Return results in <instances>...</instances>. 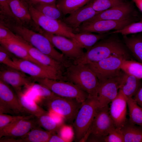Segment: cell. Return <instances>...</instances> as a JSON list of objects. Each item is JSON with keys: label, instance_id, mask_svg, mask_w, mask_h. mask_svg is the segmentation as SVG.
I'll return each mask as SVG.
<instances>
[{"label": "cell", "instance_id": "obj_1", "mask_svg": "<svg viewBox=\"0 0 142 142\" xmlns=\"http://www.w3.org/2000/svg\"><path fill=\"white\" fill-rule=\"evenodd\" d=\"M2 23L32 46L65 67L70 64V60L56 50L49 39L41 33L36 32L16 22L4 21Z\"/></svg>", "mask_w": 142, "mask_h": 142}, {"label": "cell", "instance_id": "obj_2", "mask_svg": "<svg viewBox=\"0 0 142 142\" xmlns=\"http://www.w3.org/2000/svg\"><path fill=\"white\" fill-rule=\"evenodd\" d=\"M128 50L125 44L118 38L113 36L106 37L98 42L81 57L73 60V63L87 64L115 55L123 56L130 59Z\"/></svg>", "mask_w": 142, "mask_h": 142}, {"label": "cell", "instance_id": "obj_3", "mask_svg": "<svg viewBox=\"0 0 142 142\" xmlns=\"http://www.w3.org/2000/svg\"><path fill=\"white\" fill-rule=\"evenodd\" d=\"M62 80L76 84L89 96H97L100 83L95 74L87 64L72 63L66 68L62 75Z\"/></svg>", "mask_w": 142, "mask_h": 142}, {"label": "cell", "instance_id": "obj_4", "mask_svg": "<svg viewBox=\"0 0 142 142\" xmlns=\"http://www.w3.org/2000/svg\"><path fill=\"white\" fill-rule=\"evenodd\" d=\"M99 108L97 96H89L82 103L73 124L75 141H85Z\"/></svg>", "mask_w": 142, "mask_h": 142}, {"label": "cell", "instance_id": "obj_5", "mask_svg": "<svg viewBox=\"0 0 142 142\" xmlns=\"http://www.w3.org/2000/svg\"><path fill=\"white\" fill-rule=\"evenodd\" d=\"M32 79L33 82L46 87L60 97L74 98L82 103L89 96L87 92L78 86L69 81L47 78H32Z\"/></svg>", "mask_w": 142, "mask_h": 142}, {"label": "cell", "instance_id": "obj_6", "mask_svg": "<svg viewBox=\"0 0 142 142\" xmlns=\"http://www.w3.org/2000/svg\"><path fill=\"white\" fill-rule=\"evenodd\" d=\"M115 126L110 114L108 105L99 108L87 134L85 141H103L104 138Z\"/></svg>", "mask_w": 142, "mask_h": 142}, {"label": "cell", "instance_id": "obj_7", "mask_svg": "<svg viewBox=\"0 0 142 142\" xmlns=\"http://www.w3.org/2000/svg\"><path fill=\"white\" fill-rule=\"evenodd\" d=\"M43 102L49 110L60 115L70 124H73L82 103L74 98L58 95L50 99H43Z\"/></svg>", "mask_w": 142, "mask_h": 142}, {"label": "cell", "instance_id": "obj_8", "mask_svg": "<svg viewBox=\"0 0 142 142\" xmlns=\"http://www.w3.org/2000/svg\"><path fill=\"white\" fill-rule=\"evenodd\" d=\"M29 11L32 19L35 24L44 31L56 35L61 36L72 39L74 36L73 30L62 20L47 18L29 5Z\"/></svg>", "mask_w": 142, "mask_h": 142}, {"label": "cell", "instance_id": "obj_9", "mask_svg": "<svg viewBox=\"0 0 142 142\" xmlns=\"http://www.w3.org/2000/svg\"><path fill=\"white\" fill-rule=\"evenodd\" d=\"M125 59H129L123 56L115 55L87 64L94 73L101 83L120 74L122 71L121 65Z\"/></svg>", "mask_w": 142, "mask_h": 142}, {"label": "cell", "instance_id": "obj_10", "mask_svg": "<svg viewBox=\"0 0 142 142\" xmlns=\"http://www.w3.org/2000/svg\"><path fill=\"white\" fill-rule=\"evenodd\" d=\"M39 32L50 42L53 46L60 50L66 57L73 61L81 57L84 52L83 49L79 46L72 39L65 37L54 34L42 29Z\"/></svg>", "mask_w": 142, "mask_h": 142}, {"label": "cell", "instance_id": "obj_11", "mask_svg": "<svg viewBox=\"0 0 142 142\" xmlns=\"http://www.w3.org/2000/svg\"><path fill=\"white\" fill-rule=\"evenodd\" d=\"M137 20L136 17H132L121 20H102L86 22L82 23L76 31L78 32H86L104 34L111 30L121 29Z\"/></svg>", "mask_w": 142, "mask_h": 142}, {"label": "cell", "instance_id": "obj_12", "mask_svg": "<svg viewBox=\"0 0 142 142\" xmlns=\"http://www.w3.org/2000/svg\"><path fill=\"white\" fill-rule=\"evenodd\" d=\"M124 74L122 70L118 75L99 83L97 96L99 108L108 105L116 97Z\"/></svg>", "mask_w": 142, "mask_h": 142}, {"label": "cell", "instance_id": "obj_13", "mask_svg": "<svg viewBox=\"0 0 142 142\" xmlns=\"http://www.w3.org/2000/svg\"><path fill=\"white\" fill-rule=\"evenodd\" d=\"M31 115L18 119L8 124L0 130V138L6 137L11 138L25 136L31 130L38 125L37 118Z\"/></svg>", "mask_w": 142, "mask_h": 142}, {"label": "cell", "instance_id": "obj_14", "mask_svg": "<svg viewBox=\"0 0 142 142\" xmlns=\"http://www.w3.org/2000/svg\"><path fill=\"white\" fill-rule=\"evenodd\" d=\"M25 112L16 92L0 79V113L18 114Z\"/></svg>", "mask_w": 142, "mask_h": 142}, {"label": "cell", "instance_id": "obj_15", "mask_svg": "<svg viewBox=\"0 0 142 142\" xmlns=\"http://www.w3.org/2000/svg\"><path fill=\"white\" fill-rule=\"evenodd\" d=\"M14 41L25 48L33 58L42 65L62 77L66 68L63 64L42 53L19 36Z\"/></svg>", "mask_w": 142, "mask_h": 142}, {"label": "cell", "instance_id": "obj_16", "mask_svg": "<svg viewBox=\"0 0 142 142\" xmlns=\"http://www.w3.org/2000/svg\"><path fill=\"white\" fill-rule=\"evenodd\" d=\"M6 66L1 69L0 79L11 86L16 92L22 91L23 86H30L33 83L31 77L19 70Z\"/></svg>", "mask_w": 142, "mask_h": 142}, {"label": "cell", "instance_id": "obj_17", "mask_svg": "<svg viewBox=\"0 0 142 142\" xmlns=\"http://www.w3.org/2000/svg\"><path fill=\"white\" fill-rule=\"evenodd\" d=\"M132 5L124 2L106 10L101 12L87 22L102 20H121L132 17L134 11Z\"/></svg>", "mask_w": 142, "mask_h": 142}, {"label": "cell", "instance_id": "obj_18", "mask_svg": "<svg viewBox=\"0 0 142 142\" xmlns=\"http://www.w3.org/2000/svg\"><path fill=\"white\" fill-rule=\"evenodd\" d=\"M12 58L18 70L30 75L33 78L62 80L58 75L31 62L19 58Z\"/></svg>", "mask_w": 142, "mask_h": 142}, {"label": "cell", "instance_id": "obj_19", "mask_svg": "<svg viewBox=\"0 0 142 142\" xmlns=\"http://www.w3.org/2000/svg\"><path fill=\"white\" fill-rule=\"evenodd\" d=\"M110 103V115L116 127L121 128L127 122V98L119 90L117 95Z\"/></svg>", "mask_w": 142, "mask_h": 142}, {"label": "cell", "instance_id": "obj_20", "mask_svg": "<svg viewBox=\"0 0 142 142\" xmlns=\"http://www.w3.org/2000/svg\"><path fill=\"white\" fill-rule=\"evenodd\" d=\"M100 12L95 11L89 2L63 18L62 20L73 31H75L83 23L88 21Z\"/></svg>", "mask_w": 142, "mask_h": 142}, {"label": "cell", "instance_id": "obj_21", "mask_svg": "<svg viewBox=\"0 0 142 142\" xmlns=\"http://www.w3.org/2000/svg\"><path fill=\"white\" fill-rule=\"evenodd\" d=\"M8 2L18 22L22 24L34 22L29 12V5L25 0H8Z\"/></svg>", "mask_w": 142, "mask_h": 142}, {"label": "cell", "instance_id": "obj_22", "mask_svg": "<svg viewBox=\"0 0 142 142\" xmlns=\"http://www.w3.org/2000/svg\"><path fill=\"white\" fill-rule=\"evenodd\" d=\"M107 35L105 33L96 34L89 32H80L74 33L72 40L80 47L87 51L99 41L106 37Z\"/></svg>", "mask_w": 142, "mask_h": 142}, {"label": "cell", "instance_id": "obj_23", "mask_svg": "<svg viewBox=\"0 0 142 142\" xmlns=\"http://www.w3.org/2000/svg\"><path fill=\"white\" fill-rule=\"evenodd\" d=\"M1 45L11 54L19 58L27 60L34 63L49 71L52 70L43 65L34 59L24 47L13 41L8 40H0Z\"/></svg>", "mask_w": 142, "mask_h": 142}, {"label": "cell", "instance_id": "obj_24", "mask_svg": "<svg viewBox=\"0 0 142 142\" xmlns=\"http://www.w3.org/2000/svg\"><path fill=\"white\" fill-rule=\"evenodd\" d=\"M141 85L140 79L124 72L119 90L126 98H132L141 88Z\"/></svg>", "mask_w": 142, "mask_h": 142}, {"label": "cell", "instance_id": "obj_25", "mask_svg": "<svg viewBox=\"0 0 142 142\" xmlns=\"http://www.w3.org/2000/svg\"><path fill=\"white\" fill-rule=\"evenodd\" d=\"M124 44L138 62L142 63V36L141 33L130 37L123 36Z\"/></svg>", "mask_w": 142, "mask_h": 142}, {"label": "cell", "instance_id": "obj_26", "mask_svg": "<svg viewBox=\"0 0 142 142\" xmlns=\"http://www.w3.org/2000/svg\"><path fill=\"white\" fill-rule=\"evenodd\" d=\"M16 93L20 103L26 112L36 117L48 112L38 105L33 100L26 96L22 91Z\"/></svg>", "mask_w": 142, "mask_h": 142}, {"label": "cell", "instance_id": "obj_27", "mask_svg": "<svg viewBox=\"0 0 142 142\" xmlns=\"http://www.w3.org/2000/svg\"><path fill=\"white\" fill-rule=\"evenodd\" d=\"M52 134L37 126L31 130L25 136L18 139H14V142H48Z\"/></svg>", "mask_w": 142, "mask_h": 142}, {"label": "cell", "instance_id": "obj_28", "mask_svg": "<svg viewBox=\"0 0 142 142\" xmlns=\"http://www.w3.org/2000/svg\"><path fill=\"white\" fill-rule=\"evenodd\" d=\"M129 122L121 128L124 142H142V128Z\"/></svg>", "mask_w": 142, "mask_h": 142}, {"label": "cell", "instance_id": "obj_29", "mask_svg": "<svg viewBox=\"0 0 142 142\" xmlns=\"http://www.w3.org/2000/svg\"><path fill=\"white\" fill-rule=\"evenodd\" d=\"M92 0H58L56 5L63 15L70 14Z\"/></svg>", "mask_w": 142, "mask_h": 142}, {"label": "cell", "instance_id": "obj_30", "mask_svg": "<svg viewBox=\"0 0 142 142\" xmlns=\"http://www.w3.org/2000/svg\"><path fill=\"white\" fill-rule=\"evenodd\" d=\"M129 115V122L142 127V107L132 98H127Z\"/></svg>", "mask_w": 142, "mask_h": 142}, {"label": "cell", "instance_id": "obj_31", "mask_svg": "<svg viewBox=\"0 0 142 142\" xmlns=\"http://www.w3.org/2000/svg\"><path fill=\"white\" fill-rule=\"evenodd\" d=\"M33 6L47 18L57 20H61L63 18V15L57 7L56 4L42 3Z\"/></svg>", "mask_w": 142, "mask_h": 142}, {"label": "cell", "instance_id": "obj_32", "mask_svg": "<svg viewBox=\"0 0 142 142\" xmlns=\"http://www.w3.org/2000/svg\"><path fill=\"white\" fill-rule=\"evenodd\" d=\"M124 72L133 75L136 78L142 79V63L130 59H125L121 67Z\"/></svg>", "mask_w": 142, "mask_h": 142}, {"label": "cell", "instance_id": "obj_33", "mask_svg": "<svg viewBox=\"0 0 142 142\" xmlns=\"http://www.w3.org/2000/svg\"><path fill=\"white\" fill-rule=\"evenodd\" d=\"M37 118L38 125L53 134L58 131L62 125L57 123L48 112Z\"/></svg>", "mask_w": 142, "mask_h": 142}, {"label": "cell", "instance_id": "obj_34", "mask_svg": "<svg viewBox=\"0 0 142 142\" xmlns=\"http://www.w3.org/2000/svg\"><path fill=\"white\" fill-rule=\"evenodd\" d=\"M124 2V0H92L90 2L95 11L101 12Z\"/></svg>", "mask_w": 142, "mask_h": 142}, {"label": "cell", "instance_id": "obj_35", "mask_svg": "<svg viewBox=\"0 0 142 142\" xmlns=\"http://www.w3.org/2000/svg\"><path fill=\"white\" fill-rule=\"evenodd\" d=\"M142 32V18L138 22H133L125 27L121 29L115 30L110 34L121 33L123 36L135 34Z\"/></svg>", "mask_w": 142, "mask_h": 142}, {"label": "cell", "instance_id": "obj_36", "mask_svg": "<svg viewBox=\"0 0 142 142\" xmlns=\"http://www.w3.org/2000/svg\"><path fill=\"white\" fill-rule=\"evenodd\" d=\"M0 12L1 20L18 22L11 11L8 0H0Z\"/></svg>", "mask_w": 142, "mask_h": 142}, {"label": "cell", "instance_id": "obj_37", "mask_svg": "<svg viewBox=\"0 0 142 142\" xmlns=\"http://www.w3.org/2000/svg\"><path fill=\"white\" fill-rule=\"evenodd\" d=\"M30 86L32 89L43 99H50L58 95L48 88L40 84L33 83Z\"/></svg>", "mask_w": 142, "mask_h": 142}, {"label": "cell", "instance_id": "obj_38", "mask_svg": "<svg viewBox=\"0 0 142 142\" xmlns=\"http://www.w3.org/2000/svg\"><path fill=\"white\" fill-rule=\"evenodd\" d=\"M4 47L0 45V63L8 67L18 69L12 57H11L12 55Z\"/></svg>", "mask_w": 142, "mask_h": 142}, {"label": "cell", "instance_id": "obj_39", "mask_svg": "<svg viewBox=\"0 0 142 142\" xmlns=\"http://www.w3.org/2000/svg\"><path fill=\"white\" fill-rule=\"evenodd\" d=\"M103 142H124L121 128L115 126L112 129L108 135L104 138Z\"/></svg>", "mask_w": 142, "mask_h": 142}, {"label": "cell", "instance_id": "obj_40", "mask_svg": "<svg viewBox=\"0 0 142 142\" xmlns=\"http://www.w3.org/2000/svg\"><path fill=\"white\" fill-rule=\"evenodd\" d=\"M17 35L6 26L0 22V40H12L16 39Z\"/></svg>", "mask_w": 142, "mask_h": 142}, {"label": "cell", "instance_id": "obj_41", "mask_svg": "<svg viewBox=\"0 0 142 142\" xmlns=\"http://www.w3.org/2000/svg\"><path fill=\"white\" fill-rule=\"evenodd\" d=\"M26 116H11L0 113V130L8 124L16 120L23 118Z\"/></svg>", "mask_w": 142, "mask_h": 142}, {"label": "cell", "instance_id": "obj_42", "mask_svg": "<svg viewBox=\"0 0 142 142\" xmlns=\"http://www.w3.org/2000/svg\"><path fill=\"white\" fill-rule=\"evenodd\" d=\"M58 131L62 138L66 141L70 140L73 137V133L72 129L69 126L62 125L60 127Z\"/></svg>", "mask_w": 142, "mask_h": 142}, {"label": "cell", "instance_id": "obj_43", "mask_svg": "<svg viewBox=\"0 0 142 142\" xmlns=\"http://www.w3.org/2000/svg\"><path fill=\"white\" fill-rule=\"evenodd\" d=\"M29 5L33 6L42 3L56 4L57 0H25Z\"/></svg>", "mask_w": 142, "mask_h": 142}, {"label": "cell", "instance_id": "obj_44", "mask_svg": "<svg viewBox=\"0 0 142 142\" xmlns=\"http://www.w3.org/2000/svg\"><path fill=\"white\" fill-rule=\"evenodd\" d=\"M134 99L139 105L142 107V87L134 96Z\"/></svg>", "mask_w": 142, "mask_h": 142}, {"label": "cell", "instance_id": "obj_45", "mask_svg": "<svg viewBox=\"0 0 142 142\" xmlns=\"http://www.w3.org/2000/svg\"><path fill=\"white\" fill-rule=\"evenodd\" d=\"M65 142L66 141L59 135L52 134L48 142Z\"/></svg>", "mask_w": 142, "mask_h": 142}, {"label": "cell", "instance_id": "obj_46", "mask_svg": "<svg viewBox=\"0 0 142 142\" xmlns=\"http://www.w3.org/2000/svg\"><path fill=\"white\" fill-rule=\"evenodd\" d=\"M138 9L142 12V0H132Z\"/></svg>", "mask_w": 142, "mask_h": 142}]
</instances>
